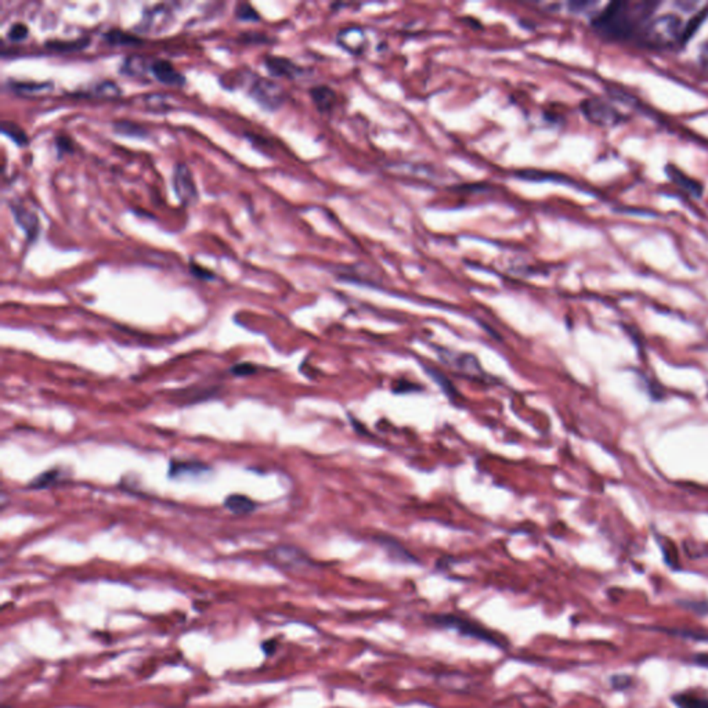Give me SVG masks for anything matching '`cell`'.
I'll use <instances>...</instances> for the list:
<instances>
[{
	"mask_svg": "<svg viewBox=\"0 0 708 708\" xmlns=\"http://www.w3.org/2000/svg\"><path fill=\"white\" fill-rule=\"evenodd\" d=\"M436 352H437L440 360L447 367H450L455 372L462 374L466 378H472V379L481 380V382L492 379L490 375H487L484 372V369L479 364L477 358L475 356H472V354L458 353V352H453V350H448V349H442V347H437Z\"/></svg>",
	"mask_w": 708,
	"mask_h": 708,
	"instance_id": "obj_4",
	"label": "cell"
},
{
	"mask_svg": "<svg viewBox=\"0 0 708 708\" xmlns=\"http://www.w3.org/2000/svg\"><path fill=\"white\" fill-rule=\"evenodd\" d=\"M173 187H174L176 195L180 199L181 204H184V205L195 204L198 199L195 181H194V177H192L190 169L183 163H179L174 166Z\"/></svg>",
	"mask_w": 708,
	"mask_h": 708,
	"instance_id": "obj_7",
	"label": "cell"
},
{
	"mask_svg": "<svg viewBox=\"0 0 708 708\" xmlns=\"http://www.w3.org/2000/svg\"><path fill=\"white\" fill-rule=\"evenodd\" d=\"M2 132L6 136H9L19 146H27L28 144V137H27L25 132L19 125H16L14 122H8V121L3 122L2 124Z\"/></svg>",
	"mask_w": 708,
	"mask_h": 708,
	"instance_id": "obj_26",
	"label": "cell"
},
{
	"mask_svg": "<svg viewBox=\"0 0 708 708\" xmlns=\"http://www.w3.org/2000/svg\"><path fill=\"white\" fill-rule=\"evenodd\" d=\"M45 45L50 50L60 52V53H67V52L82 50L83 47H86L89 45V39L87 38H80V39H75V41H49Z\"/></svg>",
	"mask_w": 708,
	"mask_h": 708,
	"instance_id": "obj_20",
	"label": "cell"
},
{
	"mask_svg": "<svg viewBox=\"0 0 708 708\" xmlns=\"http://www.w3.org/2000/svg\"><path fill=\"white\" fill-rule=\"evenodd\" d=\"M103 38L111 46H137L141 43L140 38L119 30H110L104 34Z\"/></svg>",
	"mask_w": 708,
	"mask_h": 708,
	"instance_id": "obj_18",
	"label": "cell"
},
{
	"mask_svg": "<svg viewBox=\"0 0 708 708\" xmlns=\"http://www.w3.org/2000/svg\"><path fill=\"white\" fill-rule=\"evenodd\" d=\"M150 69L161 83L169 86H183L185 83V78L177 69H174L172 62L166 60L154 61L150 65Z\"/></svg>",
	"mask_w": 708,
	"mask_h": 708,
	"instance_id": "obj_11",
	"label": "cell"
},
{
	"mask_svg": "<svg viewBox=\"0 0 708 708\" xmlns=\"http://www.w3.org/2000/svg\"><path fill=\"white\" fill-rule=\"evenodd\" d=\"M56 148L58 151V155L71 154L73 152V143L68 136H57L56 137Z\"/></svg>",
	"mask_w": 708,
	"mask_h": 708,
	"instance_id": "obj_29",
	"label": "cell"
},
{
	"mask_svg": "<svg viewBox=\"0 0 708 708\" xmlns=\"http://www.w3.org/2000/svg\"><path fill=\"white\" fill-rule=\"evenodd\" d=\"M667 173H668L670 179H671L674 183H676L682 190H686L687 192H690V194H692V195H694V196H700V195H701V192H703V185H701L698 181H696V180H693L692 177H689V176H686L685 173H682L676 166L670 165V166L667 168Z\"/></svg>",
	"mask_w": 708,
	"mask_h": 708,
	"instance_id": "obj_13",
	"label": "cell"
},
{
	"mask_svg": "<svg viewBox=\"0 0 708 708\" xmlns=\"http://www.w3.org/2000/svg\"><path fill=\"white\" fill-rule=\"evenodd\" d=\"M90 93L94 97H100V98H115V97L121 95V89L113 80H103V82L97 83L95 86H93Z\"/></svg>",
	"mask_w": 708,
	"mask_h": 708,
	"instance_id": "obj_23",
	"label": "cell"
},
{
	"mask_svg": "<svg viewBox=\"0 0 708 708\" xmlns=\"http://www.w3.org/2000/svg\"><path fill=\"white\" fill-rule=\"evenodd\" d=\"M172 20V12L165 5H157L144 12L140 30L150 34H159L169 27Z\"/></svg>",
	"mask_w": 708,
	"mask_h": 708,
	"instance_id": "obj_9",
	"label": "cell"
},
{
	"mask_svg": "<svg viewBox=\"0 0 708 708\" xmlns=\"http://www.w3.org/2000/svg\"><path fill=\"white\" fill-rule=\"evenodd\" d=\"M700 61L708 67V41L704 42V45L701 46V50H700Z\"/></svg>",
	"mask_w": 708,
	"mask_h": 708,
	"instance_id": "obj_33",
	"label": "cell"
},
{
	"mask_svg": "<svg viewBox=\"0 0 708 708\" xmlns=\"http://www.w3.org/2000/svg\"><path fill=\"white\" fill-rule=\"evenodd\" d=\"M208 470H209V468L205 464H202V462L173 459L170 462L169 476L170 477H180L183 475H199L202 472H208Z\"/></svg>",
	"mask_w": 708,
	"mask_h": 708,
	"instance_id": "obj_14",
	"label": "cell"
},
{
	"mask_svg": "<svg viewBox=\"0 0 708 708\" xmlns=\"http://www.w3.org/2000/svg\"><path fill=\"white\" fill-rule=\"evenodd\" d=\"M248 91L259 106L270 111L277 110L284 103V93L281 87L273 80L259 75H252Z\"/></svg>",
	"mask_w": 708,
	"mask_h": 708,
	"instance_id": "obj_5",
	"label": "cell"
},
{
	"mask_svg": "<svg viewBox=\"0 0 708 708\" xmlns=\"http://www.w3.org/2000/svg\"><path fill=\"white\" fill-rule=\"evenodd\" d=\"M653 3L613 2L593 20V28L609 39H627L652 13Z\"/></svg>",
	"mask_w": 708,
	"mask_h": 708,
	"instance_id": "obj_1",
	"label": "cell"
},
{
	"mask_svg": "<svg viewBox=\"0 0 708 708\" xmlns=\"http://www.w3.org/2000/svg\"><path fill=\"white\" fill-rule=\"evenodd\" d=\"M28 36V27L23 23H16L8 32V38L12 42H23Z\"/></svg>",
	"mask_w": 708,
	"mask_h": 708,
	"instance_id": "obj_28",
	"label": "cell"
},
{
	"mask_svg": "<svg viewBox=\"0 0 708 708\" xmlns=\"http://www.w3.org/2000/svg\"><path fill=\"white\" fill-rule=\"evenodd\" d=\"M256 369H258V367L251 363H240L231 368V372L237 376H248V375L255 374Z\"/></svg>",
	"mask_w": 708,
	"mask_h": 708,
	"instance_id": "obj_30",
	"label": "cell"
},
{
	"mask_svg": "<svg viewBox=\"0 0 708 708\" xmlns=\"http://www.w3.org/2000/svg\"><path fill=\"white\" fill-rule=\"evenodd\" d=\"M672 703L678 708H708V698L690 693H679L672 696Z\"/></svg>",
	"mask_w": 708,
	"mask_h": 708,
	"instance_id": "obj_19",
	"label": "cell"
},
{
	"mask_svg": "<svg viewBox=\"0 0 708 708\" xmlns=\"http://www.w3.org/2000/svg\"><path fill=\"white\" fill-rule=\"evenodd\" d=\"M426 620H428V623H431V624H433L436 627L455 630L457 632H459L464 637H468V638H472V639H477V641H483V642L491 643V645L498 646V648H503V643L501 642V639L496 635H494L490 630L484 628L483 626H480L476 621L464 619L461 616H455V615H432V616H428Z\"/></svg>",
	"mask_w": 708,
	"mask_h": 708,
	"instance_id": "obj_2",
	"label": "cell"
},
{
	"mask_svg": "<svg viewBox=\"0 0 708 708\" xmlns=\"http://www.w3.org/2000/svg\"><path fill=\"white\" fill-rule=\"evenodd\" d=\"M581 109L584 115L592 124H596L599 126H615L620 124L623 119L621 114L616 109H613L610 104L599 98L585 100Z\"/></svg>",
	"mask_w": 708,
	"mask_h": 708,
	"instance_id": "obj_6",
	"label": "cell"
},
{
	"mask_svg": "<svg viewBox=\"0 0 708 708\" xmlns=\"http://www.w3.org/2000/svg\"><path fill=\"white\" fill-rule=\"evenodd\" d=\"M275 646H277V645H275V642H274V641H267V642H264V643L262 645V649H263L264 654H273V653H274V650H275Z\"/></svg>",
	"mask_w": 708,
	"mask_h": 708,
	"instance_id": "obj_34",
	"label": "cell"
},
{
	"mask_svg": "<svg viewBox=\"0 0 708 708\" xmlns=\"http://www.w3.org/2000/svg\"><path fill=\"white\" fill-rule=\"evenodd\" d=\"M425 368V372H428V375L442 387V390L447 394V397L451 400V401H455V397L458 396L457 393V389L454 387V385L450 382V379L443 375L440 371H437L436 368H432V367H424Z\"/></svg>",
	"mask_w": 708,
	"mask_h": 708,
	"instance_id": "obj_21",
	"label": "cell"
},
{
	"mask_svg": "<svg viewBox=\"0 0 708 708\" xmlns=\"http://www.w3.org/2000/svg\"><path fill=\"white\" fill-rule=\"evenodd\" d=\"M631 683V678L628 675H615L612 678V685L616 689H626Z\"/></svg>",
	"mask_w": 708,
	"mask_h": 708,
	"instance_id": "obj_32",
	"label": "cell"
},
{
	"mask_svg": "<svg viewBox=\"0 0 708 708\" xmlns=\"http://www.w3.org/2000/svg\"><path fill=\"white\" fill-rule=\"evenodd\" d=\"M191 273L196 277V278H201V279H212L215 278L214 273H211L209 270L201 267V266H196V264H192L191 266Z\"/></svg>",
	"mask_w": 708,
	"mask_h": 708,
	"instance_id": "obj_31",
	"label": "cell"
},
{
	"mask_svg": "<svg viewBox=\"0 0 708 708\" xmlns=\"http://www.w3.org/2000/svg\"><path fill=\"white\" fill-rule=\"evenodd\" d=\"M10 209L13 212V216H14L17 225L25 231L27 238L30 241H35L38 237V233H39L38 216L34 212L24 208L23 205L10 204Z\"/></svg>",
	"mask_w": 708,
	"mask_h": 708,
	"instance_id": "obj_10",
	"label": "cell"
},
{
	"mask_svg": "<svg viewBox=\"0 0 708 708\" xmlns=\"http://www.w3.org/2000/svg\"><path fill=\"white\" fill-rule=\"evenodd\" d=\"M225 507L236 515H247L256 510V503L242 494H231L226 498Z\"/></svg>",
	"mask_w": 708,
	"mask_h": 708,
	"instance_id": "obj_15",
	"label": "cell"
},
{
	"mask_svg": "<svg viewBox=\"0 0 708 708\" xmlns=\"http://www.w3.org/2000/svg\"><path fill=\"white\" fill-rule=\"evenodd\" d=\"M147 68H148L147 60L143 56L135 54V56H129L124 60V62L121 65V72L128 76H143V75H146Z\"/></svg>",
	"mask_w": 708,
	"mask_h": 708,
	"instance_id": "obj_17",
	"label": "cell"
},
{
	"mask_svg": "<svg viewBox=\"0 0 708 708\" xmlns=\"http://www.w3.org/2000/svg\"><path fill=\"white\" fill-rule=\"evenodd\" d=\"M264 64L273 76H284L288 79H295L301 71L296 64H293L290 60L284 58V57L269 56L264 58Z\"/></svg>",
	"mask_w": 708,
	"mask_h": 708,
	"instance_id": "obj_12",
	"label": "cell"
},
{
	"mask_svg": "<svg viewBox=\"0 0 708 708\" xmlns=\"http://www.w3.org/2000/svg\"><path fill=\"white\" fill-rule=\"evenodd\" d=\"M60 480H61V470L60 469H50L47 472L41 473L38 477H35L30 483V487L35 488V490L50 488V487L56 486Z\"/></svg>",
	"mask_w": 708,
	"mask_h": 708,
	"instance_id": "obj_22",
	"label": "cell"
},
{
	"mask_svg": "<svg viewBox=\"0 0 708 708\" xmlns=\"http://www.w3.org/2000/svg\"><path fill=\"white\" fill-rule=\"evenodd\" d=\"M236 14L242 21H258L260 19L258 12L249 3H240L237 6Z\"/></svg>",
	"mask_w": 708,
	"mask_h": 708,
	"instance_id": "obj_27",
	"label": "cell"
},
{
	"mask_svg": "<svg viewBox=\"0 0 708 708\" xmlns=\"http://www.w3.org/2000/svg\"><path fill=\"white\" fill-rule=\"evenodd\" d=\"M310 94H312V98L315 101L316 107L319 109V111L328 113L332 110V107L335 104V98H336L334 90H331L327 86H317V87L312 89Z\"/></svg>",
	"mask_w": 708,
	"mask_h": 708,
	"instance_id": "obj_16",
	"label": "cell"
},
{
	"mask_svg": "<svg viewBox=\"0 0 708 708\" xmlns=\"http://www.w3.org/2000/svg\"><path fill=\"white\" fill-rule=\"evenodd\" d=\"M681 20L674 14L660 16L653 20L645 31V41L648 45L653 47H665L674 45L675 41L681 36Z\"/></svg>",
	"mask_w": 708,
	"mask_h": 708,
	"instance_id": "obj_3",
	"label": "cell"
},
{
	"mask_svg": "<svg viewBox=\"0 0 708 708\" xmlns=\"http://www.w3.org/2000/svg\"><path fill=\"white\" fill-rule=\"evenodd\" d=\"M270 562L284 569H299L309 564V559L300 549L289 545H279L267 553Z\"/></svg>",
	"mask_w": 708,
	"mask_h": 708,
	"instance_id": "obj_8",
	"label": "cell"
},
{
	"mask_svg": "<svg viewBox=\"0 0 708 708\" xmlns=\"http://www.w3.org/2000/svg\"><path fill=\"white\" fill-rule=\"evenodd\" d=\"M10 87L24 95H32L43 93L45 90L50 89V84L47 83H34V82H10Z\"/></svg>",
	"mask_w": 708,
	"mask_h": 708,
	"instance_id": "obj_24",
	"label": "cell"
},
{
	"mask_svg": "<svg viewBox=\"0 0 708 708\" xmlns=\"http://www.w3.org/2000/svg\"><path fill=\"white\" fill-rule=\"evenodd\" d=\"M694 663L700 667H705L708 668V654H697L694 657Z\"/></svg>",
	"mask_w": 708,
	"mask_h": 708,
	"instance_id": "obj_35",
	"label": "cell"
},
{
	"mask_svg": "<svg viewBox=\"0 0 708 708\" xmlns=\"http://www.w3.org/2000/svg\"><path fill=\"white\" fill-rule=\"evenodd\" d=\"M114 129L117 130V133L124 135V136H130V137H146L147 136V130L136 122L121 121V122L114 124Z\"/></svg>",
	"mask_w": 708,
	"mask_h": 708,
	"instance_id": "obj_25",
	"label": "cell"
}]
</instances>
